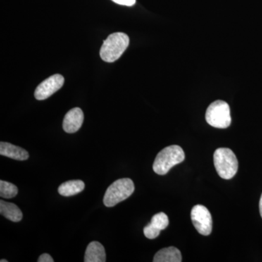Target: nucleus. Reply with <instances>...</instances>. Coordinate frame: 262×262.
<instances>
[{
  "label": "nucleus",
  "instance_id": "nucleus-1",
  "mask_svg": "<svg viewBox=\"0 0 262 262\" xmlns=\"http://www.w3.org/2000/svg\"><path fill=\"white\" fill-rule=\"evenodd\" d=\"M128 36L123 32H116L110 34L106 39L103 41L100 50V56L103 61L113 63L121 57L124 52L128 47Z\"/></svg>",
  "mask_w": 262,
  "mask_h": 262
},
{
  "label": "nucleus",
  "instance_id": "nucleus-2",
  "mask_svg": "<svg viewBox=\"0 0 262 262\" xmlns=\"http://www.w3.org/2000/svg\"><path fill=\"white\" fill-rule=\"evenodd\" d=\"M185 159L184 150L178 145H172L164 148L155 158L153 170L158 175H165L176 165Z\"/></svg>",
  "mask_w": 262,
  "mask_h": 262
},
{
  "label": "nucleus",
  "instance_id": "nucleus-3",
  "mask_svg": "<svg viewBox=\"0 0 262 262\" xmlns=\"http://www.w3.org/2000/svg\"><path fill=\"white\" fill-rule=\"evenodd\" d=\"M215 170L221 178H233L238 170V161L233 151L228 148H219L213 154Z\"/></svg>",
  "mask_w": 262,
  "mask_h": 262
},
{
  "label": "nucleus",
  "instance_id": "nucleus-4",
  "mask_svg": "<svg viewBox=\"0 0 262 262\" xmlns=\"http://www.w3.org/2000/svg\"><path fill=\"white\" fill-rule=\"evenodd\" d=\"M134 182L130 179H118L106 189L103 196V204L106 207H114L125 201L134 192Z\"/></svg>",
  "mask_w": 262,
  "mask_h": 262
},
{
  "label": "nucleus",
  "instance_id": "nucleus-5",
  "mask_svg": "<svg viewBox=\"0 0 262 262\" xmlns=\"http://www.w3.org/2000/svg\"><path fill=\"white\" fill-rule=\"evenodd\" d=\"M206 120L210 125L216 128L228 127L232 122L228 103L222 100L212 103L207 108Z\"/></svg>",
  "mask_w": 262,
  "mask_h": 262
},
{
  "label": "nucleus",
  "instance_id": "nucleus-6",
  "mask_svg": "<svg viewBox=\"0 0 262 262\" xmlns=\"http://www.w3.org/2000/svg\"><path fill=\"white\" fill-rule=\"evenodd\" d=\"M191 219L196 230L202 235L208 236L211 233L213 220L208 208L202 205H196L191 211Z\"/></svg>",
  "mask_w": 262,
  "mask_h": 262
},
{
  "label": "nucleus",
  "instance_id": "nucleus-7",
  "mask_svg": "<svg viewBox=\"0 0 262 262\" xmlns=\"http://www.w3.org/2000/svg\"><path fill=\"white\" fill-rule=\"evenodd\" d=\"M64 83V78L61 75H52L37 86L34 97L39 101L47 99L52 95L61 89Z\"/></svg>",
  "mask_w": 262,
  "mask_h": 262
},
{
  "label": "nucleus",
  "instance_id": "nucleus-8",
  "mask_svg": "<svg viewBox=\"0 0 262 262\" xmlns=\"http://www.w3.org/2000/svg\"><path fill=\"white\" fill-rule=\"evenodd\" d=\"M84 121V114L80 108L76 107L66 114L63 121V128L68 134H73L80 130Z\"/></svg>",
  "mask_w": 262,
  "mask_h": 262
},
{
  "label": "nucleus",
  "instance_id": "nucleus-9",
  "mask_svg": "<svg viewBox=\"0 0 262 262\" xmlns=\"http://www.w3.org/2000/svg\"><path fill=\"white\" fill-rule=\"evenodd\" d=\"M106 260V251L102 244L97 241L89 244L86 248L84 262H104Z\"/></svg>",
  "mask_w": 262,
  "mask_h": 262
},
{
  "label": "nucleus",
  "instance_id": "nucleus-10",
  "mask_svg": "<svg viewBox=\"0 0 262 262\" xmlns=\"http://www.w3.org/2000/svg\"><path fill=\"white\" fill-rule=\"evenodd\" d=\"M0 155L20 161L27 160L29 157L27 150L7 142L0 143Z\"/></svg>",
  "mask_w": 262,
  "mask_h": 262
},
{
  "label": "nucleus",
  "instance_id": "nucleus-11",
  "mask_svg": "<svg viewBox=\"0 0 262 262\" xmlns=\"http://www.w3.org/2000/svg\"><path fill=\"white\" fill-rule=\"evenodd\" d=\"M182 261V253L178 248L170 247L163 248L154 256V262H181Z\"/></svg>",
  "mask_w": 262,
  "mask_h": 262
},
{
  "label": "nucleus",
  "instance_id": "nucleus-12",
  "mask_svg": "<svg viewBox=\"0 0 262 262\" xmlns=\"http://www.w3.org/2000/svg\"><path fill=\"white\" fill-rule=\"evenodd\" d=\"M0 213L5 218L13 222H18L23 218V214L14 203L0 201Z\"/></svg>",
  "mask_w": 262,
  "mask_h": 262
},
{
  "label": "nucleus",
  "instance_id": "nucleus-13",
  "mask_svg": "<svg viewBox=\"0 0 262 262\" xmlns=\"http://www.w3.org/2000/svg\"><path fill=\"white\" fill-rule=\"evenodd\" d=\"M84 183L81 180L68 181L61 184L58 187V193L62 196L75 195L84 190Z\"/></svg>",
  "mask_w": 262,
  "mask_h": 262
},
{
  "label": "nucleus",
  "instance_id": "nucleus-14",
  "mask_svg": "<svg viewBox=\"0 0 262 262\" xmlns=\"http://www.w3.org/2000/svg\"><path fill=\"white\" fill-rule=\"evenodd\" d=\"M18 187L11 183L0 181V196L6 199L14 198L18 194Z\"/></svg>",
  "mask_w": 262,
  "mask_h": 262
},
{
  "label": "nucleus",
  "instance_id": "nucleus-15",
  "mask_svg": "<svg viewBox=\"0 0 262 262\" xmlns=\"http://www.w3.org/2000/svg\"><path fill=\"white\" fill-rule=\"evenodd\" d=\"M150 224L155 229H158L160 231L163 230V229H166L169 225L168 215L165 214V213H163V212L157 213L151 218Z\"/></svg>",
  "mask_w": 262,
  "mask_h": 262
},
{
  "label": "nucleus",
  "instance_id": "nucleus-16",
  "mask_svg": "<svg viewBox=\"0 0 262 262\" xmlns=\"http://www.w3.org/2000/svg\"><path fill=\"white\" fill-rule=\"evenodd\" d=\"M160 233V231L155 229L150 223L144 227V234L147 238L151 239L156 238L159 236Z\"/></svg>",
  "mask_w": 262,
  "mask_h": 262
},
{
  "label": "nucleus",
  "instance_id": "nucleus-17",
  "mask_svg": "<svg viewBox=\"0 0 262 262\" xmlns=\"http://www.w3.org/2000/svg\"><path fill=\"white\" fill-rule=\"evenodd\" d=\"M112 1L117 4L128 7L133 6L136 3V0H112Z\"/></svg>",
  "mask_w": 262,
  "mask_h": 262
},
{
  "label": "nucleus",
  "instance_id": "nucleus-18",
  "mask_svg": "<svg viewBox=\"0 0 262 262\" xmlns=\"http://www.w3.org/2000/svg\"><path fill=\"white\" fill-rule=\"evenodd\" d=\"M37 261L38 262H53L54 260H53L51 255L48 254V253H43L38 258Z\"/></svg>",
  "mask_w": 262,
  "mask_h": 262
},
{
  "label": "nucleus",
  "instance_id": "nucleus-19",
  "mask_svg": "<svg viewBox=\"0 0 262 262\" xmlns=\"http://www.w3.org/2000/svg\"><path fill=\"white\" fill-rule=\"evenodd\" d=\"M259 211H260V214H261V216L262 218V194L261 196V199H260V201H259Z\"/></svg>",
  "mask_w": 262,
  "mask_h": 262
},
{
  "label": "nucleus",
  "instance_id": "nucleus-20",
  "mask_svg": "<svg viewBox=\"0 0 262 262\" xmlns=\"http://www.w3.org/2000/svg\"><path fill=\"white\" fill-rule=\"evenodd\" d=\"M1 262H8V260H5V259H1Z\"/></svg>",
  "mask_w": 262,
  "mask_h": 262
}]
</instances>
